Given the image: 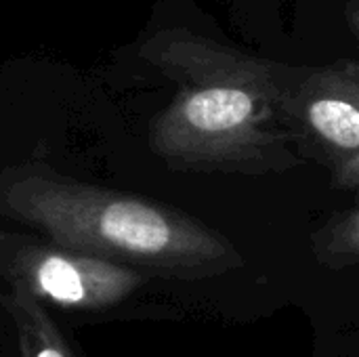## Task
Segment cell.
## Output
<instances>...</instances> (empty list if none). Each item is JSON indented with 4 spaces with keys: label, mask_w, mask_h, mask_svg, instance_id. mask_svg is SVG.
<instances>
[{
    "label": "cell",
    "mask_w": 359,
    "mask_h": 357,
    "mask_svg": "<svg viewBox=\"0 0 359 357\" xmlns=\"http://www.w3.org/2000/svg\"><path fill=\"white\" fill-rule=\"evenodd\" d=\"M0 303L13 320L21 357H78L44 305L29 295L13 288L11 295L0 297Z\"/></svg>",
    "instance_id": "obj_5"
},
{
    "label": "cell",
    "mask_w": 359,
    "mask_h": 357,
    "mask_svg": "<svg viewBox=\"0 0 359 357\" xmlns=\"http://www.w3.org/2000/svg\"><path fill=\"white\" fill-rule=\"evenodd\" d=\"M156 61L181 84L151 128L170 168L259 177L303 164L286 116L294 72L202 36L162 42Z\"/></svg>",
    "instance_id": "obj_1"
},
{
    "label": "cell",
    "mask_w": 359,
    "mask_h": 357,
    "mask_svg": "<svg viewBox=\"0 0 359 357\" xmlns=\"http://www.w3.org/2000/svg\"><path fill=\"white\" fill-rule=\"evenodd\" d=\"M311 250L316 261L328 269L359 267V200L313 234Z\"/></svg>",
    "instance_id": "obj_6"
},
{
    "label": "cell",
    "mask_w": 359,
    "mask_h": 357,
    "mask_svg": "<svg viewBox=\"0 0 359 357\" xmlns=\"http://www.w3.org/2000/svg\"><path fill=\"white\" fill-rule=\"evenodd\" d=\"M332 187L334 189H359V151L334 162L332 166Z\"/></svg>",
    "instance_id": "obj_7"
},
{
    "label": "cell",
    "mask_w": 359,
    "mask_h": 357,
    "mask_svg": "<svg viewBox=\"0 0 359 357\" xmlns=\"http://www.w3.org/2000/svg\"><path fill=\"white\" fill-rule=\"evenodd\" d=\"M0 276L40 305L63 309H107L145 282L135 267L6 231H0Z\"/></svg>",
    "instance_id": "obj_3"
},
{
    "label": "cell",
    "mask_w": 359,
    "mask_h": 357,
    "mask_svg": "<svg viewBox=\"0 0 359 357\" xmlns=\"http://www.w3.org/2000/svg\"><path fill=\"white\" fill-rule=\"evenodd\" d=\"M2 208L63 248L175 280L217 278L246 263L227 236L175 206L46 170L8 183Z\"/></svg>",
    "instance_id": "obj_2"
},
{
    "label": "cell",
    "mask_w": 359,
    "mask_h": 357,
    "mask_svg": "<svg viewBox=\"0 0 359 357\" xmlns=\"http://www.w3.org/2000/svg\"><path fill=\"white\" fill-rule=\"evenodd\" d=\"M353 27H355V32L359 34V15H353Z\"/></svg>",
    "instance_id": "obj_8"
},
{
    "label": "cell",
    "mask_w": 359,
    "mask_h": 357,
    "mask_svg": "<svg viewBox=\"0 0 359 357\" xmlns=\"http://www.w3.org/2000/svg\"><path fill=\"white\" fill-rule=\"evenodd\" d=\"M292 133L326 154L330 166L359 151V63L339 61L292 76L286 93Z\"/></svg>",
    "instance_id": "obj_4"
}]
</instances>
